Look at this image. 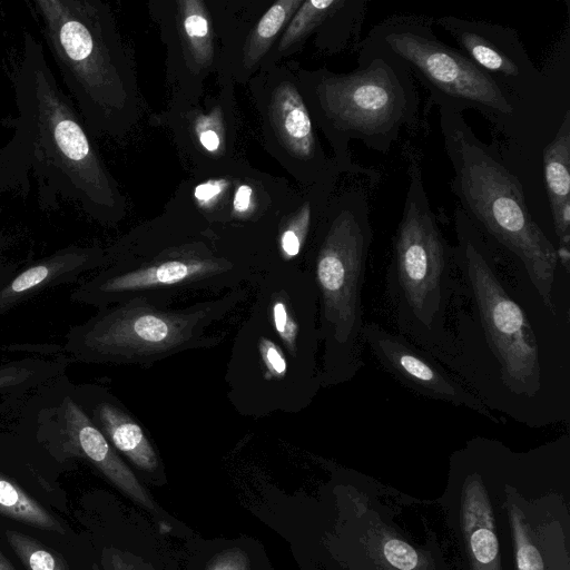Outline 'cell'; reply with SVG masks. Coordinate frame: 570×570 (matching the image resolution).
<instances>
[{"label": "cell", "mask_w": 570, "mask_h": 570, "mask_svg": "<svg viewBox=\"0 0 570 570\" xmlns=\"http://www.w3.org/2000/svg\"><path fill=\"white\" fill-rule=\"evenodd\" d=\"M449 370L493 413L530 428L570 419V312L549 309L524 272L460 207Z\"/></svg>", "instance_id": "6da1fadb"}, {"label": "cell", "mask_w": 570, "mask_h": 570, "mask_svg": "<svg viewBox=\"0 0 570 570\" xmlns=\"http://www.w3.org/2000/svg\"><path fill=\"white\" fill-rule=\"evenodd\" d=\"M13 90L14 132L0 150L22 185L32 174L42 209L67 200L101 224L117 223L124 214V197L72 99L59 86L42 43L30 32L23 35Z\"/></svg>", "instance_id": "7a4b0ae2"}, {"label": "cell", "mask_w": 570, "mask_h": 570, "mask_svg": "<svg viewBox=\"0 0 570 570\" xmlns=\"http://www.w3.org/2000/svg\"><path fill=\"white\" fill-rule=\"evenodd\" d=\"M128 238L107 252V264L72 298L97 308L132 298L173 306L180 296L222 295L248 286L275 259L212 237Z\"/></svg>", "instance_id": "3957f363"}, {"label": "cell", "mask_w": 570, "mask_h": 570, "mask_svg": "<svg viewBox=\"0 0 570 570\" xmlns=\"http://www.w3.org/2000/svg\"><path fill=\"white\" fill-rule=\"evenodd\" d=\"M440 127L459 207L489 244L521 267L549 309L569 308L557 294L562 271L556 245L531 217L518 177L478 139L463 114L440 109Z\"/></svg>", "instance_id": "277c9868"}, {"label": "cell", "mask_w": 570, "mask_h": 570, "mask_svg": "<svg viewBox=\"0 0 570 570\" xmlns=\"http://www.w3.org/2000/svg\"><path fill=\"white\" fill-rule=\"evenodd\" d=\"M407 173L409 185L392 242L384 297L396 333L449 368L454 353L450 321L459 284L454 246L431 208L415 156Z\"/></svg>", "instance_id": "5b68a950"}, {"label": "cell", "mask_w": 570, "mask_h": 570, "mask_svg": "<svg viewBox=\"0 0 570 570\" xmlns=\"http://www.w3.org/2000/svg\"><path fill=\"white\" fill-rule=\"evenodd\" d=\"M51 56L91 136H120L136 83L110 8L99 0H33Z\"/></svg>", "instance_id": "8992f818"}, {"label": "cell", "mask_w": 570, "mask_h": 570, "mask_svg": "<svg viewBox=\"0 0 570 570\" xmlns=\"http://www.w3.org/2000/svg\"><path fill=\"white\" fill-rule=\"evenodd\" d=\"M372 242L363 189L345 191L325 207L305 266L318 294L323 387L350 382L364 366L362 293Z\"/></svg>", "instance_id": "52a82bcc"}, {"label": "cell", "mask_w": 570, "mask_h": 570, "mask_svg": "<svg viewBox=\"0 0 570 570\" xmlns=\"http://www.w3.org/2000/svg\"><path fill=\"white\" fill-rule=\"evenodd\" d=\"M357 62L347 73H314L309 97L338 168L368 174L352 163L350 141L386 154L404 129L417 125L420 99L410 70L387 50L364 40Z\"/></svg>", "instance_id": "ba28073f"}, {"label": "cell", "mask_w": 570, "mask_h": 570, "mask_svg": "<svg viewBox=\"0 0 570 570\" xmlns=\"http://www.w3.org/2000/svg\"><path fill=\"white\" fill-rule=\"evenodd\" d=\"M250 285L185 307L132 298L98 308L68 334L67 348L90 363L149 367L175 354L216 347L226 332L214 327L245 302Z\"/></svg>", "instance_id": "9c48e42d"}, {"label": "cell", "mask_w": 570, "mask_h": 570, "mask_svg": "<svg viewBox=\"0 0 570 570\" xmlns=\"http://www.w3.org/2000/svg\"><path fill=\"white\" fill-rule=\"evenodd\" d=\"M365 41L403 61L439 109L478 110L505 135L519 125L524 106L462 51L439 40L431 19L394 14L373 26Z\"/></svg>", "instance_id": "30bf717a"}, {"label": "cell", "mask_w": 570, "mask_h": 570, "mask_svg": "<svg viewBox=\"0 0 570 570\" xmlns=\"http://www.w3.org/2000/svg\"><path fill=\"white\" fill-rule=\"evenodd\" d=\"M224 381L236 412L254 419L298 414L323 387L320 374L288 356L255 301L235 333Z\"/></svg>", "instance_id": "8fae6325"}, {"label": "cell", "mask_w": 570, "mask_h": 570, "mask_svg": "<svg viewBox=\"0 0 570 570\" xmlns=\"http://www.w3.org/2000/svg\"><path fill=\"white\" fill-rule=\"evenodd\" d=\"M250 288L288 356L321 375L318 294L311 273L297 262L275 258Z\"/></svg>", "instance_id": "7c38bea8"}, {"label": "cell", "mask_w": 570, "mask_h": 570, "mask_svg": "<svg viewBox=\"0 0 570 570\" xmlns=\"http://www.w3.org/2000/svg\"><path fill=\"white\" fill-rule=\"evenodd\" d=\"M363 338L382 368L413 393L468 407L497 424L503 422L454 373L399 333L365 321Z\"/></svg>", "instance_id": "4fadbf2b"}, {"label": "cell", "mask_w": 570, "mask_h": 570, "mask_svg": "<svg viewBox=\"0 0 570 570\" xmlns=\"http://www.w3.org/2000/svg\"><path fill=\"white\" fill-rule=\"evenodd\" d=\"M435 23L454 39L460 51L521 104L543 89V75L509 27L450 16L435 19Z\"/></svg>", "instance_id": "5bb4252c"}, {"label": "cell", "mask_w": 570, "mask_h": 570, "mask_svg": "<svg viewBox=\"0 0 570 570\" xmlns=\"http://www.w3.org/2000/svg\"><path fill=\"white\" fill-rule=\"evenodd\" d=\"M55 422L62 441L73 454L88 460L131 500L145 509L155 510L148 491L72 397H63L56 411Z\"/></svg>", "instance_id": "9a60e30c"}, {"label": "cell", "mask_w": 570, "mask_h": 570, "mask_svg": "<svg viewBox=\"0 0 570 570\" xmlns=\"http://www.w3.org/2000/svg\"><path fill=\"white\" fill-rule=\"evenodd\" d=\"M269 118L281 145L294 158L307 164L320 183L322 180L331 186L341 169L325 158L316 140L307 106L293 83L285 81L275 89Z\"/></svg>", "instance_id": "2e32d148"}, {"label": "cell", "mask_w": 570, "mask_h": 570, "mask_svg": "<svg viewBox=\"0 0 570 570\" xmlns=\"http://www.w3.org/2000/svg\"><path fill=\"white\" fill-rule=\"evenodd\" d=\"M106 264L107 252L97 246L61 249L28 266L0 288V315L43 289L98 271Z\"/></svg>", "instance_id": "e0dca14e"}, {"label": "cell", "mask_w": 570, "mask_h": 570, "mask_svg": "<svg viewBox=\"0 0 570 570\" xmlns=\"http://www.w3.org/2000/svg\"><path fill=\"white\" fill-rule=\"evenodd\" d=\"M544 179L551 208L557 257L570 273V110L567 109L552 140L543 150Z\"/></svg>", "instance_id": "ac0fdd59"}, {"label": "cell", "mask_w": 570, "mask_h": 570, "mask_svg": "<svg viewBox=\"0 0 570 570\" xmlns=\"http://www.w3.org/2000/svg\"><path fill=\"white\" fill-rule=\"evenodd\" d=\"M88 415L112 448L137 469L151 474L160 470L159 455L146 431L114 395L96 393Z\"/></svg>", "instance_id": "d6986e66"}, {"label": "cell", "mask_w": 570, "mask_h": 570, "mask_svg": "<svg viewBox=\"0 0 570 570\" xmlns=\"http://www.w3.org/2000/svg\"><path fill=\"white\" fill-rule=\"evenodd\" d=\"M462 508V529L473 570H500L491 504L482 480L475 474L466 478Z\"/></svg>", "instance_id": "ffe728a7"}, {"label": "cell", "mask_w": 570, "mask_h": 570, "mask_svg": "<svg viewBox=\"0 0 570 570\" xmlns=\"http://www.w3.org/2000/svg\"><path fill=\"white\" fill-rule=\"evenodd\" d=\"M179 30L186 52L199 68L213 61L214 48L208 13L197 0L178 1Z\"/></svg>", "instance_id": "44dd1931"}, {"label": "cell", "mask_w": 570, "mask_h": 570, "mask_svg": "<svg viewBox=\"0 0 570 570\" xmlns=\"http://www.w3.org/2000/svg\"><path fill=\"white\" fill-rule=\"evenodd\" d=\"M0 514L42 530L63 533V528L19 485L0 474Z\"/></svg>", "instance_id": "7402d4cb"}, {"label": "cell", "mask_w": 570, "mask_h": 570, "mask_svg": "<svg viewBox=\"0 0 570 570\" xmlns=\"http://www.w3.org/2000/svg\"><path fill=\"white\" fill-rule=\"evenodd\" d=\"M302 2V0H279L265 12L254 27L246 43L245 62L247 66L255 65L266 53Z\"/></svg>", "instance_id": "603a6c76"}, {"label": "cell", "mask_w": 570, "mask_h": 570, "mask_svg": "<svg viewBox=\"0 0 570 570\" xmlns=\"http://www.w3.org/2000/svg\"><path fill=\"white\" fill-rule=\"evenodd\" d=\"M345 0L303 1L296 10L278 45V51H285L315 31L344 4Z\"/></svg>", "instance_id": "cb8c5ba5"}, {"label": "cell", "mask_w": 570, "mask_h": 570, "mask_svg": "<svg viewBox=\"0 0 570 570\" xmlns=\"http://www.w3.org/2000/svg\"><path fill=\"white\" fill-rule=\"evenodd\" d=\"M7 540L27 570H68L63 560L33 538L6 531Z\"/></svg>", "instance_id": "d4e9b609"}, {"label": "cell", "mask_w": 570, "mask_h": 570, "mask_svg": "<svg viewBox=\"0 0 570 570\" xmlns=\"http://www.w3.org/2000/svg\"><path fill=\"white\" fill-rule=\"evenodd\" d=\"M312 205L305 202L284 225L278 235V252L276 258L284 262H296L295 258L307 245L312 227Z\"/></svg>", "instance_id": "484cf974"}, {"label": "cell", "mask_w": 570, "mask_h": 570, "mask_svg": "<svg viewBox=\"0 0 570 570\" xmlns=\"http://www.w3.org/2000/svg\"><path fill=\"white\" fill-rule=\"evenodd\" d=\"M510 519L515 546L518 570H544L542 557L531 542L518 509H511Z\"/></svg>", "instance_id": "4316f807"}, {"label": "cell", "mask_w": 570, "mask_h": 570, "mask_svg": "<svg viewBox=\"0 0 570 570\" xmlns=\"http://www.w3.org/2000/svg\"><path fill=\"white\" fill-rule=\"evenodd\" d=\"M195 134L204 150L216 154L224 151L225 130L218 109L210 115H200L195 122Z\"/></svg>", "instance_id": "83f0119b"}, {"label": "cell", "mask_w": 570, "mask_h": 570, "mask_svg": "<svg viewBox=\"0 0 570 570\" xmlns=\"http://www.w3.org/2000/svg\"><path fill=\"white\" fill-rule=\"evenodd\" d=\"M383 556L387 563L399 570H413L417 567L415 549L399 539H390L383 544Z\"/></svg>", "instance_id": "f1b7e54d"}, {"label": "cell", "mask_w": 570, "mask_h": 570, "mask_svg": "<svg viewBox=\"0 0 570 570\" xmlns=\"http://www.w3.org/2000/svg\"><path fill=\"white\" fill-rule=\"evenodd\" d=\"M206 570H250V563L244 550L232 548L217 553Z\"/></svg>", "instance_id": "f546056e"}, {"label": "cell", "mask_w": 570, "mask_h": 570, "mask_svg": "<svg viewBox=\"0 0 570 570\" xmlns=\"http://www.w3.org/2000/svg\"><path fill=\"white\" fill-rule=\"evenodd\" d=\"M35 368L27 364H8L0 366V390L18 386L33 379Z\"/></svg>", "instance_id": "4dcf8cb0"}, {"label": "cell", "mask_w": 570, "mask_h": 570, "mask_svg": "<svg viewBox=\"0 0 570 570\" xmlns=\"http://www.w3.org/2000/svg\"><path fill=\"white\" fill-rule=\"evenodd\" d=\"M256 205V197L253 187L248 184L237 186L233 197V216L245 218L253 214Z\"/></svg>", "instance_id": "1f68e13d"}, {"label": "cell", "mask_w": 570, "mask_h": 570, "mask_svg": "<svg viewBox=\"0 0 570 570\" xmlns=\"http://www.w3.org/2000/svg\"><path fill=\"white\" fill-rule=\"evenodd\" d=\"M227 185L226 179H209L195 188L194 197L200 206L209 207L225 193Z\"/></svg>", "instance_id": "d6a6232c"}, {"label": "cell", "mask_w": 570, "mask_h": 570, "mask_svg": "<svg viewBox=\"0 0 570 570\" xmlns=\"http://www.w3.org/2000/svg\"><path fill=\"white\" fill-rule=\"evenodd\" d=\"M101 560L105 570H140L136 562L116 549H106Z\"/></svg>", "instance_id": "836d02e7"}, {"label": "cell", "mask_w": 570, "mask_h": 570, "mask_svg": "<svg viewBox=\"0 0 570 570\" xmlns=\"http://www.w3.org/2000/svg\"><path fill=\"white\" fill-rule=\"evenodd\" d=\"M22 185L20 176L14 166L0 151V196L11 189Z\"/></svg>", "instance_id": "e575fe53"}, {"label": "cell", "mask_w": 570, "mask_h": 570, "mask_svg": "<svg viewBox=\"0 0 570 570\" xmlns=\"http://www.w3.org/2000/svg\"><path fill=\"white\" fill-rule=\"evenodd\" d=\"M0 570H16L11 562L0 551Z\"/></svg>", "instance_id": "d590c367"}, {"label": "cell", "mask_w": 570, "mask_h": 570, "mask_svg": "<svg viewBox=\"0 0 570 570\" xmlns=\"http://www.w3.org/2000/svg\"><path fill=\"white\" fill-rule=\"evenodd\" d=\"M92 570H101L96 563L92 564Z\"/></svg>", "instance_id": "8d00e7d4"}]
</instances>
